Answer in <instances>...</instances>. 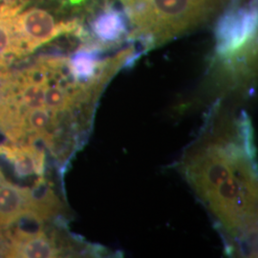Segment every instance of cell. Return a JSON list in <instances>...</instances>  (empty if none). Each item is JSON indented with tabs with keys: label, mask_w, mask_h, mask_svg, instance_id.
Segmentation results:
<instances>
[{
	"label": "cell",
	"mask_w": 258,
	"mask_h": 258,
	"mask_svg": "<svg viewBox=\"0 0 258 258\" xmlns=\"http://www.w3.org/2000/svg\"><path fill=\"white\" fill-rule=\"evenodd\" d=\"M128 40L147 50L200 27L241 0H119Z\"/></svg>",
	"instance_id": "1"
},
{
	"label": "cell",
	"mask_w": 258,
	"mask_h": 258,
	"mask_svg": "<svg viewBox=\"0 0 258 258\" xmlns=\"http://www.w3.org/2000/svg\"><path fill=\"white\" fill-rule=\"evenodd\" d=\"M0 159L12 166L18 178H32L37 184L48 183L45 149L36 144L14 143L0 144Z\"/></svg>",
	"instance_id": "5"
},
{
	"label": "cell",
	"mask_w": 258,
	"mask_h": 258,
	"mask_svg": "<svg viewBox=\"0 0 258 258\" xmlns=\"http://www.w3.org/2000/svg\"><path fill=\"white\" fill-rule=\"evenodd\" d=\"M62 205L47 184L22 186L12 183L0 170V231L23 221L51 223Z\"/></svg>",
	"instance_id": "2"
},
{
	"label": "cell",
	"mask_w": 258,
	"mask_h": 258,
	"mask_svg": "<svg viewBox=\"0 0 258 258\" xmlns=\"http://www.w3.org/2000/svg\"><path fill=\"white\" fill-rule=\"evenodd\" d=\"M39 224L29 229L21 223L0 231L1 257H59L66 254L84 253L85 247L73 238L67 237L56 228Z\"/></svg>",
	"instance_id": "3"
},
{
	"label": "cell",
	"mask_w": 258,
	"mask_h": 258,
	"mask_svg": "<svg viewBox=\"0 0 258 258\" xmlns=\"http://www.w3.org/2000/svg\"><path fill=\"white\" fill-rule=\"evenodd\" d=\"M257 9L254 0H242L226 10L216 26V51L225 57L245 55L254 46Z\"/></svg>",
	"instance_id": "4"
}]
</instances>
